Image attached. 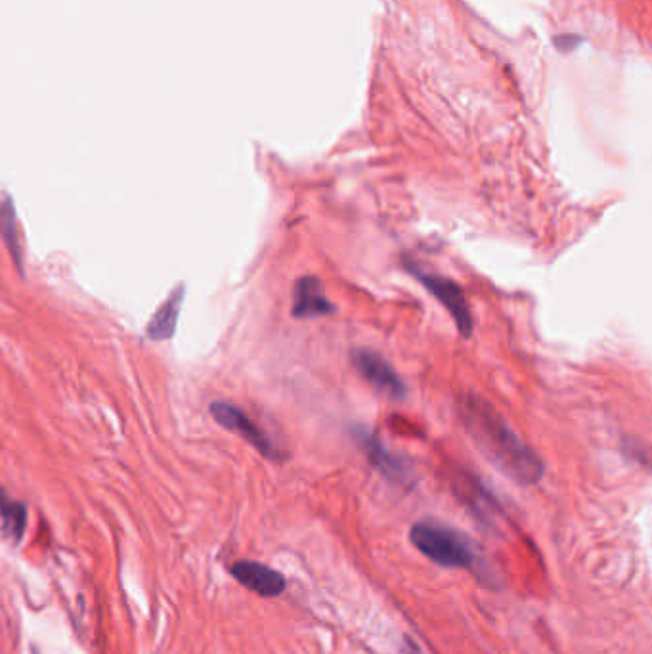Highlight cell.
<instances>
[{
	"label": "cell",
	"mask_w": 652,
	"mask_h": 654,
	"mask_svg": "<svg viewBox=\"0 0 652 654\" xmlns=\"http://www.w3.org/2000/svg\"><path fill=\"white\" fill-rule=\"evenodd\" d=\"M459 415L480 452L505 477L521 486L542 480L545 473L542 458L511 429L486 398L471 391L463 394L459 398Z\"/></svg>",
	"instance_id": "cell-1"
},
{
	"label": "cell",
	"mask_w": 652,
	"mask_h": 654,
	"mask_svg": "<svg viewBox=\"0 0 652 654\" xmlns=\"http://www.w3.org/2000/svg\"><path fill=\"white\" fill-rule=\"evenodd\" d=\"M412 544L438 567L459 568L475 572L482 567L479 547L473 544L465 534L446 524L423 523L413 524L410 532Z\"/></svg>",
	"instance_id": "cell-2"
},
{
	"label": "cell",
	"mask_w": 652,
	"mask_h": 654,
	"mask_svg": "<svg viewBox=\"0 0 652 654\" xmlns=\"http://www.w3.org/2000/svg\"><path fill=\"white\" fill-rule=\"evenodd\" d=\"M402 264H404L406 272H410L413 278L423 285L435 297L436 301L450 312L459 333L465 339H469L473 335V314H471V306L465 299L463 289L454 280L444 278V276H440L436 272L425 270L421 264L412 261L410 257H404Z\"/></svg>",
	"instance_id": "cell-3"
},
{
	"label": "cell",
	"mask_w": 652,
	"mask_h": 654,
	"mask_svg": "<svg viewBox=\"0 0 652 654\" xmlns=\"http://www.w3.org/2000/svg\"><path fill=\"white\" fill-rule=\"evenodd\" d=\"M350 435L356 440L358 448L366 454V458L370 459L371 465L375 467V471L381 477H385L392 484L402 486V488H410L415 484V471H413L412 463L402 456L392 454L391 450L383 444V440L371 429L364 425H354L350 429Z\"/></svg>",
	"instance_id": "cell-4"
},
{
	"label": "cell",
	"mask_w": 652,
	"mask_h": 654,
	"mask_svg": "<svg viewBox=\"0 0 652 654\" xmlns=\"http://www.w3.org/2000/svg\"><path fill=\"white\" fill-rule=\"evenodd\" d=\"M211 414L215 417L218 425H222L228 431H234L247 440L261 456L272 461H282V450L276 446V442L268 436L266 431H262L261 427L240 410L238 406H234L232 402L226 400H215L211 404Z\"/></svg>",
	"instance_id": "cell-5"
},
{
	"label": "cell",
	"mask_w": 652,
	"mask_h": 654,
	"mask_svg": "<svg viewBox=\"0 0 652 654\" xmlns=\"http://www.w3.org/2000/svg\"><path fill=\"white\" fill-rule=\"evenodd\" d=\"M350 358L356 371L379 393L387 394L394 400H404L408 396V385L404 383V379L375 350L354 349Z\"/></svg>",
	"instance_id": "cell-6"
},
{
	"label": "cell",
	"mask_w": 652,
	"mask_h": 654,
	"mask_svg": "<svg viewBox=\"0 0 652 654\" xmlns=\"http://www.w3.org/2000/svg\"><path fill=\"white\" fill-rule=\"evenodd\" d=\"M335 312V305L324 293V285L316 276H303L293 289V316L308 320L329 316Z\"/></svg>",
	"instance_id": "cell-7"
},
{
	"label": "cell",
	"mask_w": 652,
	"mask_h": 654,
	"mask_svg": "<svg viewBox=\"0 0 652 654\" xmlns=\"http://www.w3.org/2000/svg\"><path fill=\"white\" fill-rule=\"evenodd\" d=\"M232 574L243 588L255 591L261 597H278L285 589V578L278 570L257 561H238L232 565Z\"/></svg>",
	"instance_id": "cell-8"
},
{
	"label": "cell",
	"mask_w": 652,
	"mask_h": 654,
	"mask_svg": "<svg viewBox=\"0 0 652 654\" xmlns=\"http://www.w3.org/2000/svg\"><path fill=\"white\" fill-rule=\"evenodd\" d=\"M184 293L186 287L182 284L176 285L173 293H169V297L165 299V303L157 308V312L146 326V335L152 341H167L173 337L180 318V308L184 303Z\"/></svg>",
	"instance_id": "cell-9"
},
{
	"label": "cell",
	"mask_w": 652,
	"mask_h": 654,
	"mask_svg": "<svg viewBox=\"0 0 652 654\" xmlns=\"http://www.w3.org/2000/svg\"><path fill=\"white\" fill-rule=\"evenodd\" d=\"M0 238L6 245L12 261L18 270L23 268L22 243H20V230H18V215L12 197L0 199Z\"/></svg>",
	"instance_id": "cell-10"
},
{
	"label": "cell",
	"mask_w": 652,
	"mask_h": 654,
	"mask_svg": "<svg viewBox=\"0 0 652 654\" xmlns=\"http://www.w3.org/2000/svg\"><path fill=\"white\" fill-rule=\"evenodd\" d=\"M457 480H461V484L457 486L459 498L467 503V507L482 521H488V517L494 513L492 509H496L492 494L473 475H465L463 479Z\"/></svg>",
	"instance_id": "cell-11"
},
{
	"label": "cell",
	"mask_w": 652,
	"mask_h": 654,
	"mask_svg": "<svg viewBox=\"0 0 652 654\" xmlns=\"http://www.w3.org/2000/svg\"><path fill=\"white\" fill-rule=\"evenodd\" d=\"M0 517H2L4 532L14 540H22L27 526V507L18 500H12L2 488H0Z\"/></svg>",
	"instance_id": "cell-12"
}]
</instances>
